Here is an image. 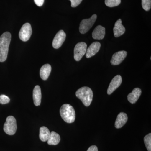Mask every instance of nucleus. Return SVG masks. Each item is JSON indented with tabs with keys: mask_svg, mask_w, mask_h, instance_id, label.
Wrapping results in <instances>:
<instances>
[{
	"mask_svg": "<svg viewBox=\"0 0 151 151\" xmlns=\"http://www.w3.org/2000/svg\"><path fill=\"white\" fill-rule=\"evenodd\" d=\"M12 36L10 33L6 32L0 37V62L6 61L7 58L9 46Z\"/></svg>",
	"mask_w": 151,
	"mask_h": 151,
	"instance_id": "1",
	"label": "nucleus"
},
{
	"mask_svg": "<svg viewBox=\"0 0 151 151\" xmlns=\"http://www.w3.org/2000/svg\"><path fill=\"white\" fill-rule=\"evenodd\" d=\"M35 3L38 6H41L43 4L44 0H34Z\"/></svg>",
	"mask_w": 151,
	"mask_h": 151,
	"instance_id": "25",
	"label": "nucleus"
},
{
	"mask_svg": "<svg viewBox=\"0 0 151 151\" xmlns=\"http://www.w3.org/2000/svg\"><path fill=\"white\" fill-rule=\"evenodd\" d=\"M127 52L122 50L114 53L111 60V64L113 65H119L122 63L127 56Z\"/></svg>",
	"mask_w": 151,
	"mask_h": 151,
	"instance_id": "9",
	"label": "nucleus"
},
{
	"mask_svg": "<svg viewBox=\"0 0 151 151\" xmlns=\"http://www.w3.org/2000/svg\"><path fill=\"white\" fill-rule=\"evenodd\" d=\"M76 95L86 107L89 106L92 103L93 93L92 89L89 87L87 86L81 87L76 91Z\"/></svg>",
	"mask_w": 151,
	"mask_h": 151,
	"instance_id": "2",
	"label": "nucleus"
},
{
	"mask_svg": "<svg viewBox=\"0 0 151 151\" xmlns=\"http://www.w3.org/2000/svg\"><path fill=\"white\" fill-rule=\"evenodd\" d=\"M128 116L126 113L121 112L117 116L115 122V126L116 129H120L127 123Z\"/></svg>",
	"mask_w": 151,
	"mask_h": 151,
	"instance_id": "15",
	"label": "nucleus"
},
{
	"mask_svg": "<svg viewBox=\"0 0 151 151\" xmlns=\"http://www.w3.org/2000/svg\"><path fill=\"white\" fill-rule=\"evenodd\" d=\"M10 99L8 96L4 94L0 95V103L2 105L7 104L9 103Z\"/></svg>",
	"mask_w": 151,
	"mask_h": 151,
	"instance_id": "23",
	"label": "nucleus"
},
{
	"mask_svg": "<svg viewBox=\"0 0 151 151\" xmlns=\"http://www.w3.org/2000/svg\"><path fill=\"white\" fill-rule=\"evenodd\" d=\"M87 50V45L84 42H78L76 45L74 49V58L76 61L81 60Z\"/></svg>",
	"mask_w": 151,
	"mask_h": 151,
	"instance_id": "6",
	"label": "nucleus"
},
{
	"mask_svg": "<svg viewBox=\"0 0 151 151\" xmlns=\"http://www.w3.org/2000/svg\"><path fill=\"white\" fill-rule=\"evenodd\" d=\"M97 18L96 14H94L90 18L82 20L79 25V32L81 34L86 33L93 26Z\"/></svg>",
	"mask_w": 151,
	"mask_h": 151,
	"instance_id": "5",
	"label": "nucleus"
},
{
	"mask_svg": "<svg viewBox=\"0 0 151 151\" xmlns=\"http://www.w3.org/2000/svg\"><path fill=\"white\" fill-rule=\"evenodd\" d=\"M32 34V29L31 26L29 23H26L21 29L19 32V37L22 41L26 42L29 39Z\"/></svg>",
	"mask_w": 151,
	"mask_h": 151,
	"instance_id": "7",
	"label": "nucleus"
},
{
	"mask_svg": "<svg viewBox=\"0 0 151 151\" xmlns=\"http://www.w3.org/2000/svg\"><path fill=\"white\" fill-rule=\"evenodd\" d=\"M17 130V121L12 116H9L6 119L4 126V130L6 134L9 135H13Z\"/></svg>",
	"mask_w": 151,
	"mask_h": 151,
	"instance_id": "4",
	"label": "nucleus"
},
{
	"mask_svg": "<svg viewBox=\"0 0 151 151\" xmlns=\"http://www.w3.org/2000/svg\"><path fill=\"white\" fill-rule=\"evenodd\" d=\"M101 44L98 42H94L86 50V57L87 58H90L94 56L100 50Z\"/></svg>",
	"mask_w": 151,
	"mask_h": 151,
	"instance_id": "11",
	"label": "nucleus"
},
{
	"mask_svg": "<svg viewBox=\"0 0 151 151\" xmlns=\"http://www.w3.org/2000/svg\"><path fill=\"white\" fill-rule=\"evenodd\" d=\"M60 141V135L56 132H50V137L47 140V144L50 145H56L59 144Z\"/></svg>",
	"mask_w": 151,
	"mask_h": 151,
	"instance_id": "18",
	"label": "nucleus"
},
{
	"mask_svg": "<svg viewBox=\"0 0 151 151\" xmlns=\"http://www.w3.org/2000/svg\"><path fill=\"white\" fill-rule=\"evenodd\" d=\"M42 93L40 86L36 85L33 91V99L35 106L40 105L41 102Z\"/></svg>",
	"mask_w": 151,
	"mask_h": 151,
	"instance_id": "16",
	"label": "nucleus"
},
{
	"mask_svg": "<svg viewBox=\"0 0 151 151\" xmlns=\"http://www.w3.org/2000/svg\"><path fill=\"white\" fill-rule=\"evenodd\" d=\"M66 38V34L63 30H60L53 39L52 45L53 48L58 49L60 48L65 41Z\"/></svg>",
	"mask_w": 151,
	"mask_h": 151,
	"instance_id": "8",
	"label": "nucleus"
},
{
	"mask_svg": "<svg viewBox=\"0 0 151 151\" xmlns=\"http://www.w3.org/2000/svg\"><path fill=\"white\" fill-rule=\"evenodd\" d=\"M52 70L51 65L49 64L44 65L41 68L40 76L41 78L43 80H46L48 78Z\"/></svg>",
	"mask_w": 151,
	"mask_h": 151,
	"instance_id": "17",
	"label": "nucleus"
},
{
	"mask_svg": "<svg viewBox=\"0 0 151 151\" xmlns=\"http://www.w3.org/2000/svg\"><path fill=\"white\" fill-rule=\"evenodd\" d=\"M71 2V6L72 7H76L77 6L79 5L82 0H70Z\"/></svg>",
	"mask_w": 151,
	"mask_h": 151,
	"instance_id": "24",
	"label": "nucleus"
},
{
	"mask_svg": "<svg viewBox=\"0 0 151 151\" xmlns=\"http://www.w3.org/2000/svg\"><path fill=\"white\" fill-rule=\"evenodd\" d=\"M50 135V132L48 128L45 127H41L40 129L39 137L42 142H45L48 140Z\"/></svg>",
	"mask_w": 151,
	"mask_h": 151,
	"instance_id": "19",
	"label": "nucleus"
},
{
	"mask_svg": "<svg viewBox=\"0 0 151 151\" xmlns=\"http://www.w3.org/2000/svg\"><path fill=\"white\" fill-rule=\"evenodd\" d=\"M105 29L101 25H98L94 29L92 33V37L95 40L103 39L105 37Z\"/></svg>",
	"mask_w": 151,
	"mask_h": 151,
	"instance_id": "13",
	"label": "nucleus"
},
{
	"mask_svg": "<svg viewBox=\"0 0 151 151\" xmlns=\"http://www.w3.org/2000/svg\"><path fill=\"white\" fill-rule=\"evenodd\" d=\"M121 3V0H105V4L109 7H113L119 6Z\"/></svg>",
	"mask_w": 151,
	"mask_h": 151,
	"instance_id": "21",
	"label": "nucleus"
},
{
	"mask_svg": "<svg viewBox=\"0 0 151 151\" xmlns=\"http://www.w3.org/2000/svg\"><path fill=\"white\" fill-rule=\"evenodd\" d=\"M142 94V90L140 88H136L133 89L131 93L128 94L127 99L132 104H134L137 101Z\"/></svg>",
	"mask_w": 151,
	"mask_h": 151,
	"instance_id": "14",
	"label": "nucleus"
},
{
	"mask_svg": "<svg viewBox=\"0 0 151 151\" xmlns=\"http://www.w3.org/2000/svg\"><path fill=\"white\" fill-rule=\"evenodd\" d=\"M60 113L62 119L66 123L71 124L75 121V110L71 105L68 104L63 105L60 110Z\"/></svg>",
	"mask_w": 151,
	"mask_h": 151,
	"instance_id": "3",
	"label": "nucleus"
},
{
	"mask_svg": "<svg viewBox=\"0 0 151 151\" xmlns=\"http://www.w3.org/2000/svg\"><path fill=\"white\" fill-rule=\"evenodd\" d=\"M144 142L148 151H151V134L146 135L144 139Z\"/></svg>",
	"mask_w": 151,
	"mask_h": 151,
	"instance_id": "20",
	"label": "nucleus"
},
{
	"mask_svg": "<svg viewBox=\"0 0 151 151\" xmlns=\"http://www.w3.org/2000/svg\"><path fill=\"white\" fill-rule=\"evenodd\" d=\"M122 82V78L121 75H118L115 76L111 81L108 86L107 93L110 95L116 90L121 85Z\"/></svg>",
	"mask_w": 151,
	"mask_h": 151,
	"instance_id": "10",
	"label": "nucleus"
},
{
	"mask_svg": "<svg viewBox=\"0 0 151 151\" xmlns=\"http://www.w3.org/2000/svg\"><path fill=\"white\" fill-rule=\"evenodd\" d=\"M87 151H98L97 146L92 145L89 147Z\"/></svg>",
	"mask_w": 151,
	"mask_h": 151,
	"instance_id": "26",
	"label": "nucleus"
},
{
	"mask_svg": "<svg viewBox=\"0 0 151 151\" xmlns=\"http://www.w3.org/2000/svg\"><path fill=\"white\" fill-rule=\"evenodd\" d=\"M142 6L143 9L146 11L150 9L151 7V0H142Z\"/></svg>",
	"mask_w": 151,
	"mask_h": 151,
	"instance_id": "22",
	"label": "nucleus"
},
{
	"mask_svg": "<svg viewBox=\"0 0 151 151\" xmlns=\"http://www.w3.org/2000/svg\"><path fill=\"white\" fill-rule=\"evenodd\" d=\"M126 31V29L122 24L121 19H118L115 23L113 28V33L114 36L116 37H119L124 34Z\"/></svg>",
	"mask_w": 151,
	"mask_h": 151,
	"instance_id": "12",
	"label": "nucleus"
}]
</instances>
